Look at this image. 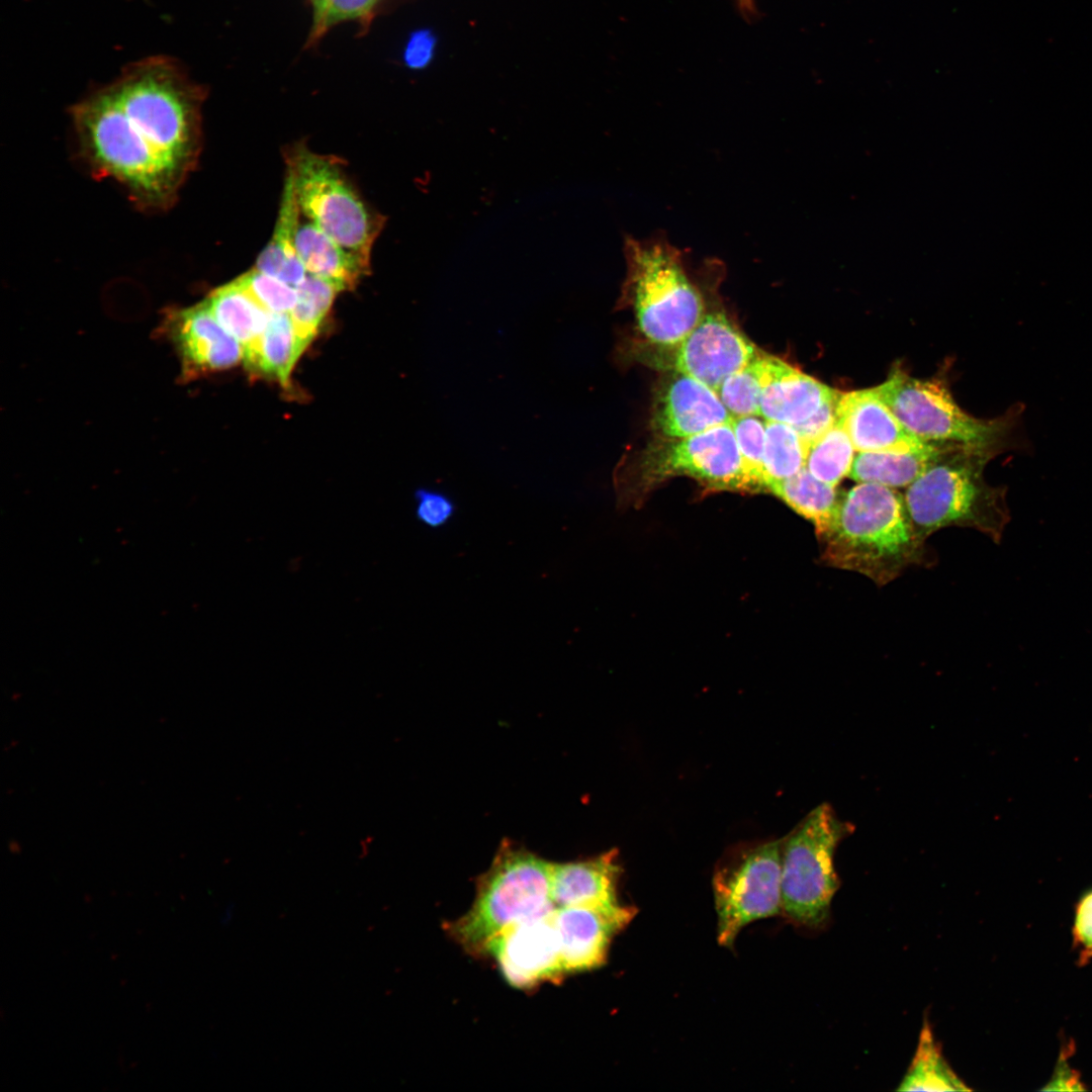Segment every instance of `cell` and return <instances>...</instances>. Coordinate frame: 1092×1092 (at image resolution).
<instances>
[{
	"mask_svg": "<svg viewBox=\"0 0 1092 1092\" xmlns=\"http://www.w3.org/2000/svg\"><path fill=\"white\" fill-rule=\"evenodd\" d=\"M634 471V485L643 491L688 476L713 490L755 492L730 423L685 438L657 437L641 451Z\"/></svg>",
	"mask_w": 1092,
	"mask_h": 1092,
	"instance_id": "obj_10",
	"label": "cell"
},
{
	"mask_svg": "<svg viewBox=\"0 0 1092 1092\" xmlns=\"http://www.w3.org/2000/svg\"><path fill=\"white\" fill-rule=\"evenodd\" d=\"M767 491L808 520L820 541L829 531L843 492L814 477L806 467L795 475L774 481Z\"/></svg>",
	"mask_w": 1092,
	"mask_h": 1092,
	"instance_id": "obj_20",
	"label": "cell"
},
{
	"mask_svg": "<svg viewBox=\"0 0 1092 1092\" xmlns=\"http://www.w3.org/2000/svg\"><path fill=\"white\" fill-rule=\"evenodd\" d=\"M827 566L854 571L879 586L927 559L904 495L895 488L860 482L843 492L827 534L819 541Z\"/></svg>",
	"mask_w": 1092,
	"mask_h": 1092,
	"instance_id": "obj_2",
	"label": "cell"
},
{
	"mask_svg": "<svg viewBox=\"0 0 1092 1092\" xmlns=\"http://www.w3.org/2000/svg\"><path fill=\"white\" fill-rule=\"evenodd\" d=\"M306 2L311 8L312 22H315L324 10L326 0H306Z\"/></svg>",
	"mask_w": 1092,
	"mask_h": 1092,
	"instance_id": "obj_37",
	"label": "cell"
},
{
	"mask_svg": "<svg viewBox=\"0 0 1092 1092\" xmlns=\"http://www.w3.org/2000/svg\"><path fill=\"white\" fill-rule=\"evenodd\" d=\"M205 302L220 326L241 344L244 354L259 342L271 316L236 279L209 293Z\"/></svg>",
	"mask_w": 1092,
	"mask_h": 1092,
	"instance_id": "obj_23",
	"label": "cell"
},
{
	"mask_svg": "<svg viewBox=\"0 0 1092 1092\" xmlns=\"http://www.w3.org/2000/svg\"><path fill=\"white\" fill-rule=\"evenodd\" d=\"M874 390L900 423L925 443H962L994 456L1007 448L1029 450L1022 432L1021 404L998 419L979 420L960 408L941 380H920L899 368Z\"/></svg>",
	"mask_w": 1092,
	"mask_h": 1092,
	"instance_id": "obj_5",
	"label": "cell"
},
{
	"mask_svg": "<svg viewBox=\"0 0 1092 1092\" xmlns=\"http://www.w3.org/2000/svg\"><path fill=\"white\" fill-rule=\"evenodd\" d=\"M992 457L976 446L940 444L934 462L904 495L912 524L923 539L943 528L961 527L1001 542L1011 517L1006 489L989 485L983 475Z\"/></svg>",
	"mask_w": 1092,
	"mask_h": 1092,
	"instance_id": "obj_3",
	"label": "cell"
},
{
	"mask_svg": "<svg viewBox=\"0 0 1092 1092\" xmlns=\"http://www.w3.org/2000/svg\"><path fill=\"white\" fill-rule=\"evenodd\" d=\"M739 1L743 4L744 7H748V8L750 7L751 0H739Z\"/></svg>",
	"mask_w": 1092,
	"mask_h": 1092,
	"instance_id": "obj_38",
	"label": "cell"
},
{
	"mask_svg": "<svg viewBox=\"0 0 1092 1092\" xmlns=\"http://www.w3.org/2000/svg\"><path fill=\"white\" fill-rule=\"evenodd\" d=\"M1074 938L1082 957H1092V891L1086 893L1077 905Z\"/></svg>",
	"mask_w": 1092,
	"mask_h": 1092,
	"instance_id": "obj_36",
	"label": "cell"
},
{
	"mask_svg": "<svg viewBox=\"0 0 1092 1092\" xmlns=\"http://www.w3.org/2000/svg\"><path fill=\"white\" fill-rule=\"evenodd\" d=\"M165 326L187 372L226 369L244 359L243 347L220 326L205 300L170 311Z\"/></svg>",
	"mask_w": 1092,
	"mask_h": 1092,
	"instance_id": "obj_15",
	"label": "cell"
},
{
	"mask_svg": "<svg viewBox=\"0 0 1092 1092\" xmlns=\"http://www.w3.org/2000/svg\"><path fill=\"white\" fill-rule=\"evenodd\" d=\"M305 345L299 340L290 313H271L259 342L244 354L246 366L253 372L289 382L290 372Z\"/></svg>",
	"mask_w": 1092,
	"mask_h": 1092,
	"instance_id": "obj_24",
	"label": "cell"
},
{
	"mask_svg": "<svg viewBox=\"0 0 1092 1092\" xmlns=\"http://www.w3.org/2000/svg\"><path fill=\"white\" fill-rule=\"evenodd\" d=\"M627 272L622 300L632 307L638 330L652 346L685 338L705 314V299L692 279L684 252L664 235L626 237Z\"/></svg>",
	"mask_w": 1092,
	"mask_h": 1092,
	"instance_id": "obj_4",
	"label": "cell"
},
{
	"mask_svg": "<svg viewBox=\"0 0 1092 1092\" xmlns=\"http://www.w3.org/2000/svg\"><path fill=\"white\" fill-rule=\"evenodd\" d=\"M416 516L430 528L445 526L455 513L453 500L444 492L431 488H420L415 492Z\"/></svg>",
	"mask_w": 1092,
	"mask_h": 1092,
	"instance_id": "obj_33",
	"label": "cell"
},
{
	"mask_svg": "<svg viewBox=\"0 0 1092 1092\" xmlns=\"http://www.w3.org/2000/svg\"><path fill=\"white\" fill-rule=\"evenodd\" d=\"M395 0H326L320 18L311 23L304 49H312L335 26L356 23L357 35H366L374 19Z\"/></svg>",
	"mask_w": 1092,
	"mask_h": 1092,
	"instance_id": "obj_28",
	"label": "cell"
},
{
	"mask_svg": "<svg viewBox=\"0 0 1092 1092\" xmlns=\"http://www.w3.org/2000/svg\"><path fill=\"white\" fill-rule=\"evenodd\" d=\"M296 291L297 300L290 316L299 340L307 346L315 336L337 293L342 290L328 280L306 274Z\"/></svg>",
	"mask_w": 1092,
	"mask_h": 1092,
	"instance_id": "obj_29",
	"label": "cell"
},
{
	"mask_svg": "<svg viewBox=\"0 0 1092 1092\" xmlns=\"http://www.w3.org/2000/svg\"><path fill=\"white\" fill-rule=\"evenodd\" d=\"M298 214L292 182L286 176L273 236L258 256L255 268L293 287H297L307 274L293 241Z\"/></svg>",
	"mask_w": 1092,
	"mask_h": 1092,
	"instance_id": "obj_22",
	"label": "cell"
},
{
	"mask_svg": "<svg viewBox=\"0 0 1092 1092\" xmlns=\"http://www.w3.org/2000/svg\"><path fill=\"white\" fill-rule=\"evenodd\" d=\"M645 358L655 368L680 372L717 392L726 377L746 366L758 352L722 310L705 312L679 342L652 346Z\"/></svg>",
	"mask_w": 1092,
	"mask_h": 1092,
	"instance_id": "obj_11",
	"label": "cell"
},
{
	"mask_svg": "<svg viewBox=\"0 0 1092 1092\" xmlns=\"http://www.w3.org/2000/svg\"><path fill=\"white\" fill-rule=\"evenodd\" d=\"M837 422L855 451H913L927 446L897 419L874 388L841 392Z\"/></svg>",
	"mask_w": 1092,
	"mask_h": 1092,
	"instance_id": "obj_17",
	"label": "cell"
},
{
	"mask_svg": "<svg viewBox=\"0 0 1092 1092\" xmlns=\"http://www.w3.org/2000/svg\"><path fill=\"white\" fill-rule=\"evenodd\" d=\"M940 444L928 443L913 451L858 452L854 457L849 477L860 482H872L888 487L909 486L934 462Z\"/></svg>",
	"mask_w": 1092,
	"mask_h": 1092,
	"instance_id": "obj_21",
	"label": "cell"
},
{
	"mask_svg": "<svg viewBox=\"0 0 1092 1092\" xmlns=\"http://www.w3.org/2000/svg\"><path fill=\"white\" fill-rule=\"evenodd\" d=\"M898 1091H970L942 1056L927 1020L920 1032L913 1061Z\"/></svg>",
	"mask_w": 1092,
	"mask_h": 1092,
	"instance_id": "obj_25",
	"label": "cell"
},
{
	"mask_svg": "<svg viewBox=\"0 0 1092 1092\" xmlns=\"http://www.w3.org/2000/svg\"><path fill=\"white\" fill-rule=\"evenodd\" d=\"M636 908L621 905L605 908L592 905L555 907L557 930L565 974L596 970L607 962L614 936L635 917Z\"/></svg>",
	"mask_w": 1092,
	"mask_h": 1092,
	"instance_id": "obj_13",
	"label": "cell"
},
{
	"mask_svg": "<svg viewBox=\"0 0 1092 1092\" xmlns=\"http://www.w3.org/2000/svg\"><path fill=\"white\" fill-rule=\"evenodd\" d=\"M621 868L616 850L578 861L552 864V900L555 907L592 905L616 908Z\"/></svg>",
	"mask_w": 1092,
	"mask_h": 1092,
	"instance_id": "obj_18",
	"label": "cell"
},
{
	"mask_svg": "<svg viewBox=\"0 0 1092 1092\" xmlns=\"http://www.w3.org/2000/svg\"><path fill=\"white\" fill-rule=\"evenodd\" d=\"M854 451L847 433L836 422L808 446L805 467L817 479L837 486L844 477L849 476Z\"/></svg>",
	"mask_w": 1092,
	"mask_h": 1092,
	"instance_id": "obj_26",
	"label": "cell"
},
{
	"mask_svg": "<svg viewBox=\"0 0 1092 1092\" xmlns=\"http://www.w3.org/2000/svg\"><path fill=\"white\" fill-rule=\"evenodd\" d=\"M807 445L794 427L765 421L764 474L769 483L789 478L805 467Z\"/></svg>",
	"mask_w": 1092,
	"mask_h": 1092,
	"instance_id": "obj_27",
	"label": "cell"
},
{
	"mask_svg": "<svg viewBox=\"0 0 1092 1092\" xmlns=\"http://www.w3.org/2000/svg\"><path fill=\"white\" fill-rule=\"evenodd\" d=\"M270 313H290L297 300L293 287L256 268L236 279Z\"/></svg>",
	"mask_w": 1092,
	"mask_h": 1092,
	"instance_id": "obj_32",
	"label": "cell"
},
{
	"mask_svg": "<svg viewBox=\"0 0 1092 1092\" xmlns=\"http://www.w3.org/2000/svg\"><path fill=\"white\" fill-rule=\"evenodd\" d=\"M838 392L777 357H761L759 417L766 422L797 426Z\"/></svg>",
	"mask_w": 1092,
	"mask_h": 1092,
	"instance_id": "obj_16",
	"label": "cell"
},
{
	"mask_svg": "<svg viewBox=\"0 0 1092 1092\" xmlns=\"http://www.w3.org/2000/svg\"><path fill=\"white\" fill-rule=\"evenodd\" d=\"M761 354L724 379L717 390L732 417L759 416Z\"/></svg>",
	"mask_w": 1092,
	"mask_h": 1092,
	"instance_id": "obj_30",
	"label": "cell"
},
{
	"mask_svg": "<svg viewBox=\"0 0 1092 1092\" xmlns=\"http://www.w3.org/2000/svg\"><path fill=\"white\" fill-rule=\"evenodd\" d=\"M555 909V908H554ZM554 909L517 922L487 946L505 979L516 988H533L565 976L555 928Z\"/></svg>",
	"mask_w": 1092,
	"mask_h": 1092,
	"instance_id": "obj_12",
	"label": "cell"
},
{
	"mask_svg": "<svg viewBox=\"0 0 1092 1092\" xmlns=\"http://www.w3.org/2000/svg\"><path fill=\"white\" fill-rule=\"evenodd\" d=\"M853 831L830 804L822 803L783 838L782 914L793 924L817 929L827 923L840 886L834 854Z\"/></svg>",
	"mask_w": 1092,
	"mask_h": 1092,
	"instance_id": "obj_8",
	"label": "cell"
},
{
	"mask_svg": "<svg viewBox=\"0 0 1092 1092\" xmlns=\"http://www.w3.org/2000/svg\"><path fill=\"white\" fill-rule=\"evenodd\" d=\"M294 247L306 273L353 289L367 275L328 235L299 210L294 229Z\"/></svg>",
	"mask_w": 1092,
	"mask_h": 1092,
	"instance_id": "obj_19",
	"label": "cell"
},
{
	"mask_svg": "<svg viewBox=\"0 0 1092 1092\" xmlns=\"http://www.w3.org/2000/svg\"><path fill=\"white\" fill-rule=\"evenodd\" d=\"M552 862L510 844L503 845L476 888L471 908L447 926L468 952L485 956L506 928L555 908Z\"/></svg>",
	"mask_w": 1092,
	"mask_h": 1092,
	"instance_id": "obj_6",
	"label": "cell"
},
{
	"mask_svg": "<svg viewBox=\"0 0 1092 1092\" xmlns=\"http://www.w3.org/2000/svg\"><path fill=\"white\" fill-rule=\"evenodd\" d=\"M783 839L736 850L716 867L712 887L717 940L731 948L739 932L759 919L782 914Z\"/></svg>",
	"mask_w": 1092,
	"mask_h": 1092,
	"instance_id": "obj_9",
	"label": "cell"
},
{
	"mask_svg": "<svg viewBox=\"0 0 1092 1092\" xmlns=\"http://www.w3.org/2000/svg\"><path fill=\"white\" fill-rule=\"evenodd\" d=\"M731 427L744 469L755 492L766 491L764 474L765 421L759 416L733 417Z\"/></svg>",
	"mask_w": 1092,
	"mask_h": 1092,
	"instance_id": "obj_31",
	"label": "cell"
},
{
	"mask_svg": "<svg viewBox=\"0 0 1092 1092\" xmlns=\"http://www.w3.org/2000/svg\"><path fill=\"white\" fill-rule=\"evenodd\" d=\"M286 164L300 212L369 274L372 247L384 219L361 198L340 160L296 146L287 153Z\"/></svg>",
	"mask_w": 1092,
	"mask_h": 1092,
	"instance_id": "obj_7",
	"label": "cell"
},
{
	"mask_svg": "<svg viewBox=\"0 0 1092 1092\" xmlns=\"http://www.w3.org/2000/svg\"><path fill=\"white\" fill-rule=\"evenodd\" d=\"M840 394L841 392L839 391L834 398L825 402L811 418L794 426L795 430L806 443L807 448L837 422V403Z\"/></svg>",
	"mask_w": 1092,
	"mask_h": 1092,
	"instance_id": "obj_35",
	"label": "cell"
},
{
	"mask_svg": "<svg viewBox=\"0 0 1092 1092\" xmlns=\"http://www.w3.org/2000/svg\"><path fill=\"white\" fill-rule=\"evenodd\" d=\"M732 418L715 390L689 375L671 372L656 392L651 427L658 437L685 438L729 424Z\"/></svg>",
	"mask_w": 1092,
	"mask_h": 1092,
	"instance_id": "obj_14",
	"label": "cell"
},
{
	"mask_svg": "<svg viewBox=\"0 0 1092 1092\" xmlns=\"http://www.w3.org/2000/svg\"><path fill=\"white\" fill-rule=\"evenodd\" d=\"M108 86L100 118L114 162L149 193L176 198L199 154L205 89L163 56L129 65Z\"/></svg>",
	"mask_w": 1092,
	"mask_h": 1092,
	"instance_id": "obj_1",
	"label": "cell"
},
{
	"mask_svg": "<svg viewBox=\"0 0 1092 1092\" xmlns=\"http://www.w3.org/2000/svg\"><path fill=\"white\" fill-rule=\"evenodd\" d=\"M437 42V36L430 28L412 31L402 50L404 66L414 71L427 68L435 57Z\"/></svg>",
	"mask_w": 1092,
	"mask_h": 1092,
	"instance_id": "obj_34",
	"label": "cell"
}]
</instances>
